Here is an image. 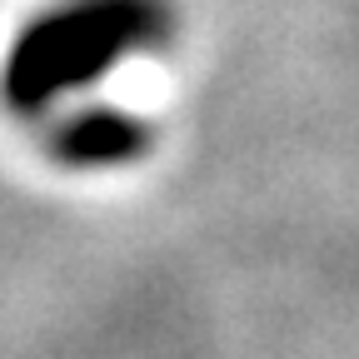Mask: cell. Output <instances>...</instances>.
<instances>
[{"instance_id": "obj_2", "label": "cell", "mask_w": 359, "mask_h": 359, "mask_svg": "<svg viewBox=\"0 0 359 359\" xmlns=\"http://www.w3.org/2000/svg\"><path fill=\"white\" fill-rule=\"evenodd\" d=\"M150 130L125 115V110H85L75 120L60 125L55 135V150L65 165H80V170H105V165H125L145 150Z\"/></svg>"}, {"instance_id": "obj_1", "label": "cell", "mask_w": 359, "mask_h": 359, "mask_svg": "<svg viewBox=\"0 0 359 359\" xmlns=\"http://www.w3.org/2000/svg\"><path fill=\"white\" fill-rule=\"evenodd\" d=\"M165 30V0H65L15 35L0 90L15 110H45L70 90L100 80L125 55L160 45Z\"/></svg>"}]
</instances>
